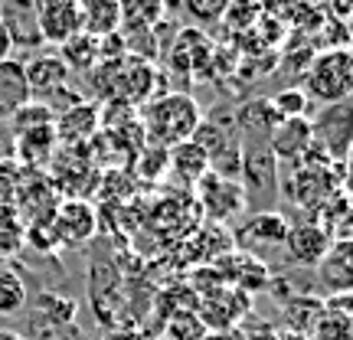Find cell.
Instances as JSON below:
<instances>
[{
	"instance_id": "cell-1",
	"label": "cell",
	"mask_w": 353,
	"mask_h": 340,
	"mask_svg": "<svg viewBox=\"0 0 353 340\" xmlns=\"http://www.w3.org/2000/svg\"><path fill=\"white\" fill-rule=\"evenodd\" d=\"M141 128H144V141L154 148H176L183 141L193 138V131L200 125V105L187 92H161L151 95L141 108Z\"/></svg>"
},
{
	"instance_id": "cell-2",
	"label": "cell",
	"mask_w": 353,
	"mask_h": 340,
	"mask_svg": "<svg viewBox=\"0 0 353 340\" xmlns=\"http://www.w3.org/2000/svg\"><path fill=\"white\" fill-rule=\"evenodd\" d=\"M353 88V56L347 46H327L317 52L304 69V92L321 105H337L350 99Z\"/></svg>"
},
{
	"instance_id": "cell-3",
	"label": "cell",
	"mask_w": 353,
	"mask_h": 340,
	"mask_svg": "<svg viewBox=\"0 0 353 340\" xmlns=\"http://www.w3.org/2000/svg\"><path fill=\"white\" fill-rule=\"evenodd\" d=\"M239 187L249 213H268L278 200V157L268 144H242Z\"/></svg>"
},
{
	"instance_id": "cell-4",
	"label": "cell",
	"mask_w": 353,
	"mask_h": 340,
	"mask_svg": "<svg viewBox=\"0 0 353 340\" xmlns=\"http://www.w3.org/2000/svg\"><path fill=\"white\" fill-rule=\"evenodd\" d=\"M311 131H314V144L327 154L330 161L343 164L347 161V151H350V99L337 101V105H324V112L311 121Z\"/></svg>"
},
{
	"instance_id": "cell-5",
	"label": "cell",
	"mask_w": 353,
	"mask_h": 340,
	"mask_svg": "<svg viewBox=\"0 0 353 340\" xmlns=\"http://www.w3.org/2000/svg\"><path fill=\"white\" fill-rule=\"evenodd\" d=\"M193 190H196V200H200L203 213L210 216V219H216V223H229V219H236L239 213H245L242 187H239V180H232V177H219L210 170Z\"/></svg>"
},
{
	"instance_id": "cell-6",
	"label": "cell",
	"mask_w": 353,
	"mask_h": 340,
	"mask_svg": "<svg viewBox=\"0 0 353 340\" xmlns=\"http://www.w3.org/2000/svg\"><path fill=\"white\" fill-rule=\"evenodd\" d=\"M330 232L321 223H288V236H285V255L291 265L298 268H317V262L327 255L330 249Z\"/></svg>"
},
{
	"instance_id": "cell-7",
	"label": "cell",
	"mask_w": 353,
	"mask_h": 340,
	"mask_svg": "<svg viewBox=\"0 0 353 340\" xmlns=\"http://www.w3.org/2000/svg\"><path fill=\"white\" fill-rule=\"evenodd\" d=\"M285 236H288V219L275 210L268 213H249V219L236 229L239 246L252 249V252H265V249H278L285 252Z\"/></svg>"
},
{
	"instance_id": "cell-8",
	"label": "cell",
	"mask_w": 353,
	"mask_h": 340,
	"mask_svg": "<svg viewBox=\"0 0 353 340\" xmlns=\"http://www.w3.org/2000/svg\"><path fill=\"white\" fill-rule=\"evenodd\" d=\"M0 23L10 37L13 50L23 46V50H33L43 43L39 37V3L37 0H3L0 3Z\"/></svg>"
},
{
	"instance_id": "cell-9",
	"label": "cell",
	"mask_w": 353,
	"mask_h": 340,
	"mask_svg": "<svg viewBox=\"0 0 353 340\" xmlns=\"http://www.w3.org/2000/svg\"><path fill=\"white\" fill-rule=\"evenodd\" d=\"M23 76H26V86H30V99L39 101L52 95L56 88L69 86V69L65 63L56 56V52H39L33 56L30 63H23Z\"/></svg>"
},
{
	"instance_id": "cell-10",
	"label": "cell",
	"mask_w": 353,
	"mask_h": 340,
	"mask_svg": "<svg viewBox=\"0 0 353 340\" xmlns=\"http://www.w3.org/2000/svg\"><path fill=\"white\" fill-rule=\"evenodd\" d=\"M314 144V131H311V118H281L272 131L268 148L278 161H301Z\"/></svg>"
},
{
	"instance_id": "cell-11",
	"label": "cell",
	"mask_w": 353,
	"mask_h": 340,
	"mask_svg": "<svg viewBox=\"0 0 353 340\" xmlns=\"http://www.w3.org/2000/svg\"><path fill=\"white\" fill-rule=\"evenodd\" d=\"M317 278L321 285L334 294H350L353 288V252H350V236L347 239L330 242L327 255L317 262Z\"/></svg>"
},
{
	"instance_id": "cell-12",
	"label": "cell",
	"mask_w": 353,
	"mask_h": 340,
	"mask_svg": "<svg viewBox=\"0 0 353 340\" xmlns=\"http://www.w3.org/2000/svg\"><path fill=\"white\" fill-rule=\"evenodd\" d=\"M50 229H52V236H56V242L79 246V242L92 239V232H95V213H92L82 200L63 203V206L56 210V219H52Z\"/></svg>"
},
{
	"instance_id": "cell-13",
	"label": "cell",
	"mask_w": 353,
	"mask_h": 340,
	"mask_svg": "<svg viewBox=\"0 0 353 340\" xmlns=\"http://www.w3.org/2000/svg\"><path fill=\"white\" fill-rule=\"evenodd\" d=\"M167 170L174 174L176 183L183 187H196L203 177L210 174V157L203 154V148L196 141H183L167 151Z\"/></svg>"
},
{
	"instance_id": "cell-14",
	"label": "cell",
	"mask_w": 353,
	"mask_h": 340,
	"mask_svg": "<svg viewBox=\"0 0 353 340\" xmlns=\"http://www.w3.org/2000/svg\"><path fill=\"white\" fill-rule=\"evenodd\" d=\"M26 101L33 99H30V86L23 76V63L10 56L0 63V121H10Z\"/></svg>"
},
{
	"instance_id": "cell-15",
	"label": "cell",
	"mask_w": 353,
	"mask_h": 340,
	"mask_svg": "<svg viewBox=\"0 0 353 340\" xmlns=\"http://www.w3.org/2000/svg\"><path fill=\"white\" fill-rule=\"evenodd\" d=\"M79 0L76 3H52V7H39V37L43 43H65V39L79 33Z\"/></svg>"
},
{
	"instance_id": "cell-16",
	"label": "cell",
	"mask_w": 353,
	"mask_h": 340,
	"mask_svg": "<svg viewBox=\"0 0 353 340\" xmlns=\"http://www.w3.org/2000/svg\"><path fill=\"white\" fill-rule=\"evenodd\" d=\"M79 23H82V33L95 39L118 33L121 30L118 0H79Z\"/></svg>"
},
{
	"instance_id": "cell-17",
	"label": "cell",
	"mask_w": 353,
	"mask_h": 340,
	"mask_svg": "<svg viewBox=\"0 0 353 340\" xmlns=\"http://www.w3.org/2000/svg\"><path fill=\"white\" fill-rule=\"evenodd\" d=\"M99 105L95 101H79L76 108H69L65 114H59L56 121H52V128H56V138L63 141H85L95 134V128H99Z\"/></svg>"
},
{
	"instance_id": "cell-18",
	"label": "cell",
	"mask_w": 353,
	"mask_h": 340,
	"mask_svg": "<svg viewBox=\"0 0 353 340\" xmlns=\"http://www.w3.org/2000/svg\"><path fill=\"white\" fill-rule=\"evenodd\" d=\"M56 144H59L56 128L39 125V128H30V131H20L13 151H17V157H20L23 164H46L52 154H56Z\"/></svg>"
},
{
	"instance_id": "cell-19",
	"label": "cell",
	"mask_w": 353,
	"mask_h": 340,
	"mask_svg": "<svg viewBox=\"0 0 353 340\" xmlns=\"http://www.w3.org/2000/svg\"><path fill=\"white\" fill-rule=\"evenodd\" d=\"M167 0H118V17H121V33L131 30H154L164 20Z\"/></svg>"
},
{
	"instance_id": "cell-20",
	"label": "cell",
	"mask_w": 353,
	"mask_h": 340,
	"mask_svg": "<svg viewBox=\"0 0 353 340\" xmlns=\"http://www.w3.org/2000/svg\"><path fill=\"white\" fill-rule=\"evenodd\" d=\"M59 59L65 63V69L72 72H88L92 66L99 63V39L88 37V33H72V37L65 39V43H59V52H56Z\"/></svg>"
},
{
	"instance_id": "cell-21",
	"label": "cell",
	"mask_w": 353,
	"mask_h": 340,
	"mask_svg": "<svg viewBox=\"0 0 353 340\" xmlns=\"http://www.w3.org/2000/svg\"><path fill=\"white\" fill-rule=\"evenodd\" d=\"M268 105H272V112H275L278 118H307V112H311L307 92H304V88H294V86L275 92V95L268 99Z\"/></svg>"
},
{
	"instance_id": "cell-22",
	"label": "cell",
	"mask_w": 353,
	"mask_h": 340,
	"mask_svg": "<svg viewBox=\"0 0 353 340\" xmlns=\"http://www.w3.org/2000/svg\"><path fill=\"white\" fill-rule=\"evenodd\" d=\"M26 308V285L17 272H0V317H13Z\"/></svg>"
},
{
	"instance_id": "cell-23",
	"label": "cell",
	"mask_w": 353,
	"mask_h": 340,
	"mask_svg": "<svg viewBox=\"0 0 353 340\" xmlns=\"http://www.w3.org/2000/svg\"><path fill=\"white\" fill-rule=\"evenodd\" d=\"M317 340H353V330H350V311L341 308V311H334L327 308V314H321L314 328Z\"/></svg>"
},
{
	"instance_id": "cell-24",
	"label": "cell",
	"mask_w": 353,
	"mask_h": 340,
	"mask_svg": "<svg viewBox=\"0 0 353 340\" xmlns=\"http://www.w3.org/2000/svg\"><path fill=\"white\" fill-rule=\"evenodd\" d=\"M183 3V13H187L193 23H219V20H226V10L232 0H180Z\"/></svg>"
},
{
	"instance_id": "cell-25",
	"label": "cell",
	"mask_w": 353,
	"mask_h": 340,
	"mask_svg": "<svg viewBox=\"0 0 353 340\" xmlns=\"http://www.w3.org/2000/svg\"><path fill=\"white\" fill-rule=\"evenodd\" d=\"M13 121V131L20 134V131H30V128H39V125H52L56 118L50 114V108L46 105H39V101H26L20 112L10 118Z\"/></svg>"
},
{
	"instance_id": "cell-26",
	"label": "cell",
	"mask_w": 353,
	"mask_h": 340,
	"mask_svg": "<svg viewBox=\"0 0 353 340\" xmlns=\"http://www.w3.org/2000/svg\"><path fill=\"white\" fill-rule=\"evenodd\" d=\"M10 52H13V43H10V37H7L3 23H0V63H3V59H10Z\"/></svg>"
},
{
	"instance_id": "cell-27",
	"label": "cell",
	"mask_w": 353,
	"mask_h": 340,
	"mask_svg": "<svg viewBox=\"0 0 353 340\" xmlns=\"http://www.w3.org/2000/svg\"><path fill=\"white\" fill-rule=\"evenodd\" d=\"M0 340H30V337L20 334V330H0Z\"/></svg>"
},
{
	"instance_id": "cell-28",
	"label": "cell",
	"mask_w": 353,
	"mask_h": 340,
	"mask_svg": "<svg viewBox=\"0 0 353 340\" xmlns=\"http://www.w3.org/2000/svg\"><path fill=\"white\" fill-rule=\"evenodd\" d=\"M39 7H52V3H76V0H37Z\"/></svg>"
}]
</instances>
